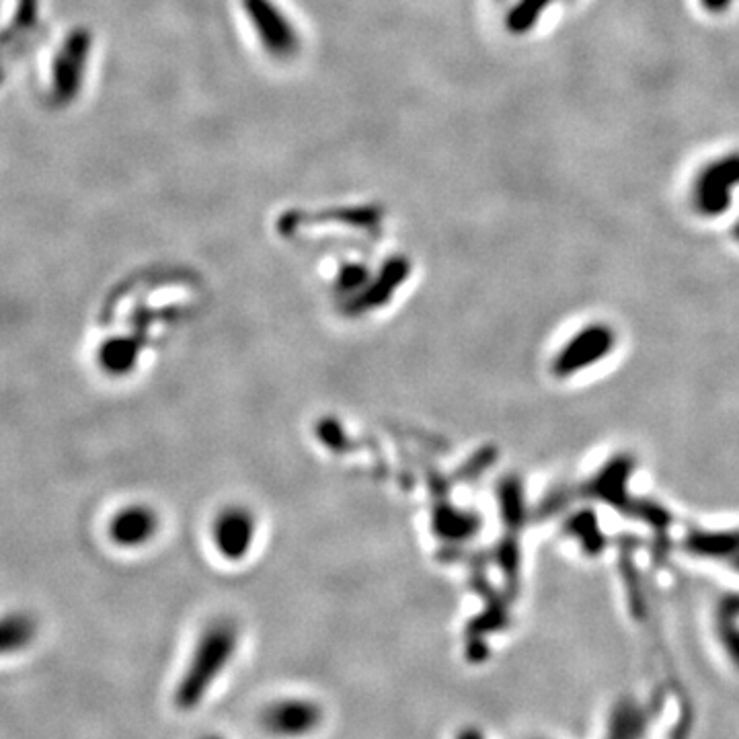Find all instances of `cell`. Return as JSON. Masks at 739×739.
I'll list each match as a JSON object with an SVG mask.
<instances>
[{
	"label": "cell",
	"mask_w": 739,
	"mask_h": 739,
	"mask_svg": "<svg viewBox=\"0 0 739 739\" xmlns=\"http://www.w3.org/2000/svg\"><path fill=\"white\" fill-rule=\"evenodd\" d=\"M232 647H235V635L228 629L218 627L204 637L196 659L191 661L175 692V705L181 711H191L202 703L208 688L226 666Z\"/></svg>",
	"instance_id": "1"
},
{
	"label": "cell",
	"mask_w": 739,
	"mask_h": 739,
	"mask_svg": "<svg viewBox=\"0 0 739 739\" xmlns=\"http://www.w3.org/2000/svg\"><path fill=\"white\" fill-rule=\"evenodd\" d=\"M739 187V152H727L700 167L690 185V204L700 216H719Z\"/></svg>",
	"instance_id": "2"
},
{
	"label": "cell",
	"mask_w": 739,
	"mask_h": 739,
	"mask_svg": "<svg viewBox=\"0 0 739 739\" xmlns=\"http://www.w3.org/2000/svg\"><path fill=\"white\" fill-rule=\"evenodd\" d=\"M321 721H323L321 707L304 698L276 700V703H271L261 715L263 729L278 737L308 735L321 725Z\"/></svg>",
	"instance_id": "3"
},
{
	"label": "cell",
	"mask_w": 739,
	"mask_h": 739,
	"mask_svg": "<svg viewBox=\"0 0 739 739\" xmlns=\"http://www.w3.org/2000/svg\"><path fill=\"white\" fill-rule=\"evenodd\" d=\"M655 717V707L625 698L612 709L604 739H645Z\"/></svg>",
	"instance_id": "4"
},
{
	"label": "cell",
	"mask_w": 739,
	"mask_h": 739,
	"mask_svg": "<svg viewBox=\"0 0 739 739\" xmlns=\"http://www.w3.org/2000/svg\"><path fill=\"white\" fill-rule=\"evenodd\" d=\"M604 349H606V333L604 331H594L592 335H583L575 347L567 349V354L563 358V366H565V370H573V368H579L583 364H590V360L600 356Z\"/></svg>",
	"instance_id": "5"
},
{
	"label": "cell",
	"mask_w": 739,
	"mask_h": 739,
	"mask_svg": "<svg viewBox=\"0 0 739 739\" xmlns=\"http://www.w3.org/2000/svg\"><path fill=\"white\" fill-rule=\"evenodd\" d=\"M31 635V627L29 622L17 618V620H7L5 622V631H3V641H5V649H19L23 643H27Z\"/></svg>",
	"instance_id": "6"
},
{
	"label": "cell",
	"mask_w": 739,
	"mask_h": 739,
	"mask_svg": "<svg viewBox=\"0 0 739 739\" xmlns=\"http://www.w3.org/2000/svg\"><path fill=\"white\" fill-rule=\"evenodd\" d=\"M698 5L707 15L719 17V15H725L727 11H731V7L735 5V0H698Z\"/></svg>",
	"instance_id": "7"
},
{
	"label": "cell",
	"mask_w": 739,
	"mask_h": 739,
	"mask_svg": "<svg viewBox=\"0 0 739 739\" xmlns=\"http://www.w3.org/2000/svg\"><path fill=\"white\" fill-rule=\"evenodd\" d=\"M456 739H485V735L475 727H466L456 735Z\"/></svg>",
	"instance_id": "8"
},
{
	"label": "cell",
	"mask_w": 739,
	"mask_h": 739,
	"mask_svg": "<svg viewBox=\"0 0 739 739\" xmlns=\"http://www.w3.org/2000/svg\"><path fill=\"white\" fill-rule=\"evenodd\" d=\"M735 235H737V239H739V226H737V230H735Z\"/></svg>",
	"instance_id": "9"
},
{
	"label": "cell",
	"mask_w": 739,
	"mask_h": 739,
	"mask_svg": "<svg viewBox=\"0 0 739 739\" xmlns=\"http://www.w3.org/2000/svg\"><path fill=\"white\" fill-rule=\"evenodd\" d=\"M204 739H220V737H204Z\"/></svg>",
	"instance_id": "10"
}]
</instances>
